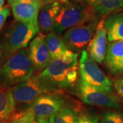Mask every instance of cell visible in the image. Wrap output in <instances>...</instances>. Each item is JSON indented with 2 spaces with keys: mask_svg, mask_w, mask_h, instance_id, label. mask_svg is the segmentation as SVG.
<instances>
[{
  "mask_svg": "<svg viewBox=\"0 0 123 123\" xmlns=\"http://www.w3.org/2000/svg\"><path fill=\"white\" fill-rule=\"evenodd\" d=\"M86 3L98 16H105L123 7V0H87Z\"/></svg>",
  "mask_w": 123,
  "mask_h": 123,
  "instance_id": "e0dca14e",
  "label": "cell"
},
{
  "mask_svg": "<svg viewBox=\"0 0 123 123\" xmlns=\"http://www.w3.org/2000/svg\"><path fill=\"white\" fill-rule=\"evenodd\" d=\"M78 54L70 50L52 60L40 76L56 88L73 86L78 76Z\"/></svg>",
  "mask_w": 123,
  "mask_h": 123,
  "instance_id": "6da1fadb",
  "label": "cell"
},
{
  "mask_svg": "<svg viewBox=\"0 0 123 123\" xmlns=\"http://www.w3.org/2000/svg\"><path fill=\"white\" fill-rule=\"evenodd\" d=\"M40 29L38 25L18 21L12 25L9 30L4 45V53L12 55L27 46L38 34Z\"/></svg>",
  "mask_w": 123,
  "mask_h": 123,
  "instance_id": "8992f818",
  "label": "cell"
},
{
  "mask_svg": "<svg viewBox=\"0 0 123 123\" xmlns=\"http://www.w3.org/2000/svg\"><path fill=\"white\" fill-rule=\"evenodd\" d=\"M35 120L34 114L27 107L25 110L14 113L6 123H31Z\"/></svg>",
  "mask_w": 123,
  "mask_h": 123,
  "instance_id": "ffe728a7",
  "label": "cell"
},
{
  "mask_svg": "<svg viewBox=\"0 0 123 123\" xmlns=\"http://www.w3.org/2000/svg\"><path fill=\"white\" fill-rule=\"evenodd\" d=\"M114 88L119 96L123 98V77H121L115 81Z\"/></svg>",
  "mask_w": 123,
  "mask_h": 123,
  "instance_id": "cb8c5ba5",
  "label": "cell"
},
{
  "mask_svg": "<svg viewBox=\"0 0 123 123\" xmlns=\"http://www.w3.org/2000/svg\"><path fill=\"white\" fill-rule=\"evenodd\" d=\"M38 123H50L49 122V120L46 118H38L36 119Z\"/></svg>",
  "mask_w": 123,
  "mask_h": 123,
  "instance_id": "484cf974",
  "label": "cell"
},
{
  "mask_svg": "<svg viewBox=\"0 0 123 123\" xmlns=\"http://www.w3.org/2000/svg\"><path fill=\"white\" fill-rule=\"evenodd\" d=\"M34 70L29 50L22 49L11 55L0 67V85L13 87L31 77Z\"/></svg>",
  "mask_w": 123,
  "mask_h": 123,
  "instance_id": "7a4b0ae2",
  "label": "cell"
},
{
  "mask_svg": "<svg viewBox=\"0 0 123 123\" xmlns=\"http://www.w3.org/2000/svg\"><path fill=\"white\" fill-rule=\"evenodd\" d=\"M15 105L11 88L0 85V123L8 120L14 113Z\"/></svg>",
  "mask_w": 123,
  "mask_h": 123,
  "instance_id": "9a60e30c",
  "label": "cell"
},
{
  "mask_svg": "<svg viewBox=\"0 0 123 123\" xmlns=\"http://www.w3.org/2000/svg\"><path fill=\"white\" fill-rule=\"evenodd\" d=\"M28 50L31 62L36 70H44L52 60L46 43L45 36L43 33L40 32L33 38Z\"/></svg>",
  "mask_w": 123,
  "mask_h": 123,
  "instance_id": "8fae6325",
  "label": "cell"
},
{
  "mask_svg": "<svg viewBox=\"0 0 123 123\" xmlns=\"http://www.w3.org/2000/svg\"><path fill=\"white\" fill-rule=\"evenodd\" d=\"M38 123V121H37V122H36V121H34L33 123Z\"/></svg>",
  "mask_w": 123,
  "mask_h": 123,
  "instance_id": "f1b7e54d",
  "label": "cell"
},
{
  "mask_svg": "<svg viewBox=\"0 0 123 123\" xmlns=\"http://www.w3.org/2000/svg\"><path fill=\"white\" fill-rule=\"evenodd\" d=\"M98 116L95 114L85 113L79 116L78 123H98Z\"/></svg>",
  "mask_w": 123,
  "mask_h": 123,
  "instance_id": "7402d4cb",
  "label": "cell"
},
{
  "mask_svg": "<svg viewBox=\"0 0 123 123\" xmlns=\"http://www.w3.org/2000/svg\"><path fill=\"white\" fill-rule=\"evenodd\" d=\"M61 8V2L57 0H44L38 18L40 30L42 32L53 31L55 18Z\"/></svg>",
  "mask_w": 123,
  "mask_h": 123,
  "instance_id": "4fadbf2b",
  "label": "cell"
},
{
  "mask_svg": "<svg viewBox=\"0 0 123 123\" xmlns=\"http://www.w3.org/2000/svg\"><path fill=\"white\" fill-rule=\"evenodd\" d=\"M80 81L96 90L112 92V82L92 60L87 51H82L79 62Z\"/></svg>",
  "mask_w": 123,
  "mask_h": 123,
  "instance_id": "5b68a950",
  "label": "cell"
},
{
  "mask_svg": "<svg viewBox=\"0 0 123 123\" xmlns=\"http://www.w3.org/2000/svg\"><path fill=\"white\" fill-rule=\"evenodd\" d=\"M79 96L85 103L90 105L100 106L120 109L121 102L113 92H107L96 90L84 84L81 81L78 83Z\"/></svg>",
  "mask_w": 123,
  "mask_h": 123,
  "instance_id": "ba28073f",
  "label": "cell"
},
{
  "mask_svg": "<svg viewBox=\"0 0 123 123\" xmlns=\"http://www.w3.org/2000/svg\"><path fill=\"white\" fill-rule=\"evenodd\" d=\"M4 47L2 44H0V62L2 60L3 57H4Z\"/></svg>",
  "mask_w": 123,
  "mask_h": 123,
  "instance_id": "d4e9b609",
  "label": "cell"
},
{
  "mask_svg": "<svg viewBox=\"0 0 123 123\" xmlns=\"http://www.w3.org/2000/svg\"><path fill=\"white\" fill-rule=\"evenodd\" d=\"M44 0H8L14 18L18 21L38 25V18Z\"/></svg>",
  "mask_w": 123,
  "mask_h": 123,
  "instance_id": "30bf717a",
  "label": "cell"
},
{
  "mask_svg": "<svg viewBox=\"0 0 123 123\" xmlns=\"http://www.w3.org/2000/svg\"><path fill=\"white\" fill-rule=\"evenodd\" d=\"M10 10L8 8V6H6L1 9H0V30L4 25L7 18L10 16Z\"/></svg>",
  "mask_w": 123,
  "mask_h": 123,
  "instance_id": "603a6c76",
  "label": "cell"
},
{
  "mask_svg": "<svg viewBox=\"0 0 123 123\" xmlns=\"http://www.w3.org/2000/svg\"><path fill=\"white\" fill-rule=\"evenodd\" d=\"M105 66L111 74H123V40L111 42L107 44Z\"/></svg>",
  "mask_w": 123,
  "mask_h": 123,
  "instance_id": "5bb4252c",
  "label": "cell"
},
{
  "mask_svg": "<svg viewBox=\"0 0 123 123\" xmlns=\"http://www.w3.org/2000/svg\"><path fill=\"white\" fill-rule=\"evenodd\" d=\"M100 123H123V113L118 110H107L101 115Z\"/></svg>",
  "mask_w": 123,
  "mask_h": 123,
  "instance_id": "44dd1931",
  "label": "cell"
},
{
  "mask_svg": "<svg viewBox=\"0 0 123 123\" xmlns=\"http://www.w3.org/2000/svg\"><path fill=\"white\" fill-rule=\"evenodd\" d=\"M45 40L51 60L60 57L68 50L63 38L54 31H51L45 36Z\"/></svg>",
  "mask_w": 123,
  "mask_h": 123,
  "instance_id": "ac0fdd59",
  "label": "cell"
},
{
  "mask_svg": "<svg viewBox=\"0 0 123 123\" xmlns=\"http://www.w3.org/2000/svg\"></svg>",
  "mask_w": 123,
  "mask_h": 123,
  "instance_id": "f546056e",
  "label": "cell"
},
{
  "mask_svg": "<svg viewBox=\"0 0 123 123\" xmlns=\"http://www.w3.org/2000/svg\"><path fill=\"white\" fill-rule=\"evenodd\" d=\"M66 106L64 98L56 93H49L38 97L28 108L34 114L36 119H47Z\"/></svg>",
  "mask_w": 123,
  "mask_h": 123,
  "instance_id": "9c48e42d",
  "label": "cell"
},
{
  "mask_svg": "<svg viewBox=\"0 0 123 123\" xmlns=\"http://www.w3.org/2000/svg\"><path fill=\"white\" fill-rule=\"evenodd\" d=\"M15 104L30 105L41 95L57 93L58 90L40 75L31 76L26 81L11 88Z\"/></svg>",
  "mask_w": 123,
  "mask_h": 123,
  "instance_id": "277c9868",
  "label": "cell"
},
{
  "mask_svg": "<svg viewBox=\"0 0 123 123\" xmlns=\"http://www.w3.org/2000/svg\"><path fill=\"white\" fill-rule=\"evenodd\" d=\"M98 23V17L67 30L62 38L67 48L73 52L81 51L92 38Z\"/></svg>",
  "mask_w": 123,
  "mask_h": 123,
  "instance_id": "52a82bcc",
  "label": "cell"
},
{
  "mask_svg": "<svg viewBox=\"0 0 123 123\" xmlns=\"http://www.w3.org/2000/svg\"><path fill=\"white\" fill-rule=\"evenodd\" d=\"M57 1H60V2H63V1H65L66 0H57Z\"/></svg>",
  "mask_w": 123,
  "mask_h": 123,
  "instance_id": "83f0119b",
  "label": "cell"
},
{
  "mask_svg": "<svg viewBox=\"0 0 123 123\" xmlns=\"http://www.w3.org/2000/svg\"><path fill=\"white\" fill-rule=\"evenodd\" d=\"M80 115L75 109L66 106L49 118L50 123H78Z\"/></svg>",
  "mask_w": 123,
  "mask_h": 123,
  "instance_id": "d6986e66",
  "label": "cell"
},
{
  "mask_svg": "<svg viewBox=\"0 0 123 123\" xmlns=\"http://www.w3.org/2000/svg\"><path fill=\"white\" fill-rule=\"evenodd\" d=\"M104 23L103 18L98 21L94 36L87 47V52L90 57L99 64H102L105 60L107 48V35Z\"/></svg>",
  "mask_w": 123,
  "mask_h": 123,
  "instance_id": "7c38bea8",
  "label": "cell"
},
{
  "mask_svg": "<svg viewBox=\"0 0 123 123\" xmlns=\"http://www.w3.org/2000/svg\"><path fill=\"white\" fill-rule=\"evenodd\" d=\"M104 26L110 43L123 40V13L110 15L105 20Z\"/></svg>",
  "mask_w": 123,
  "mask_h": 123,
  "instance_id": "2e32d148",
  "label": "cell"
},
{
  "mask_svg": "<svg viewBox=\"0 0 123 123\" xmlns=\"http://www.w3.org/2000/svg\"><path fill=\"white\" fill-rule=\"evenodd\" d=\"M77 1H81V2H86L87 1V0H77Z\"/></svg>",
  "mask_w": 123,
  "mask_h": 123,
  "instance_id": "4316f807",
  "label": "cell"
},
{
  "mask_svg": "<svg viewBox=\"0 0 123 123\" xmlns=\"http://www.w3.org/2000/svg\"><path fill=\"white\" fill-rule=\"evenodd\" d=\"M98 17L92 8L84 2L77 0H66L61 2V8L55 18L53 31L61 34L71 27Z\"/></svg>",
  "mask_w": 123,
  "mask_h": 123,
  "instance_id": "3957f363",
  "label": "cell"
}]
</instances>
